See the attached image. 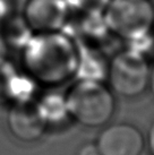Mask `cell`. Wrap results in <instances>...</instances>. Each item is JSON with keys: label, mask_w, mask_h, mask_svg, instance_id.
<instances>
[{"label": "cell", "mask_w": 154, "mask_h": 155, "mask_svg": "<svg viewBox=\"0 0 154 155\" xmlns=\"http://www.w3.org/2000/svg\"><path fill=\"white\" fill-rule=\"evenodd\" d=\"M22 51L26 69L45 82L62 81L77 69L78 44L64 31L34 33Z\"/></svg>", "instance_id": "obj_1"}, {"label": "cell", "mask_w": 154, "mask_h": 155, "mask_svg": "<svg viewBox=\"0 0 154 155\" xmlns=\"http://www.w3.org/2000/svg\"><path fill=\"white\" fill-rule=\"evenodd\" d=\"M67 111L79 124L99 127L107 124L115 111L111 92L98 81L81 79L66 97Z\"/></svg>", "instance_id": "obj_2"}, {"label": "cell", "mask_w": 154, "mask_h": 155, "mask_svg": "<svg viewBox=\"0 0 154 155\" xmlns=\"http://www.w3.org/2000/svg\"><path fill=\"white\" fill-rule=\"evenodd\" d=\"M103 18L112 36L134 41L154 32V4L151 0H110Z\"/></svg>", "instance_id": "obj_3"}, {"label": "cell", "mask_w": 154, "mask_h": 155, "mask_svg": "<svg viewBox=\"0 0 154 155\" xmlns=\"http://www.w3.org/2000/svg\"><path fill=\"white\" fill-rule=\"evenodd\" d=\"M151 69L146 57L125 49L117 53L109 62L108 78L112 88L122 96L134 97L150 84Z\"/></svg>", "instance_id": "obj_4"}, {"label": "cell", "mask_w": 154, "mask_h": 155, "mask_svg": "<svg viewBox=\"0 0 154 155\" xmlns=\"http://www.w3.org/2000/svg\"><path fill=\"white\" fill-rule=\"evenodd\" d=\"M66 0H26L22 16L33 33L62 31L70 17Z\"/></svg>", "instance_id": "obj_5"}, {"label": "cell", "mask_w": 154, "mask_h": 155, "mask_svg": "<svg viewBox=\"0 0 154 155\" xmlns=\"http://www.w3.org/2000/svg\"><path fill=\"white\" fill-rule=\"evenodd\" d=\"M96 146L101 155H139L144 139L134 126L119 124L103 130Z\"/></svg>", "instance_id": "obj_6"}, {"label": "cell", "mask_w": 154, "mask_h": 155, "mask_svg": "<svg viewBox=\"0 0 154 155\" xmlns=\"http://www.w3.org/2000/svg\"><path fill=\"white\" fill-rule=\"evenodd\" d=\"M45 124L38 107L28 101L16 103L9 112V128L18 139L24 142L40 138L45 129Z\"/></svg>", "instance_id": "obj_7"}, {"label": "cell", "mask_w": 154, "mask_h": 155, "mask_svg": "<svg viewBox=\"0 0 154 155\" xmlns=\"http://www.w3.org/2000/svg\"><path fill=\"white\" fill-rule=\"evenodd\" d=\"M24 82L25 81L16 73L13 65L0 56V102H4L15 94L16 88Z\"/></svg>", "instance_id": "obj_8"}, {"label": "cell", "mask_w": 154, "mask_h": 155, "mask_svg": "<svg viewBox=\"0 0 154 155\" xmlns=\"http://www.w3.org/2000/svg\"><path fill=\"white\" fill-rule=\"evenodd\" d=\"M72 13L101 14L110 0H66Z\"/></svg>", "instance_id": "obj_9"}, {"label": "cell", "mask_w": 154, "mask_h": 155, "mask_svg": "<svg viewBox=\"0 0 154 155\" xmlns=\"http://www.w3.org/2000/svg\"><path fill=\"white\" fill-rule=\"evenodd\" d=\"M10 15V2L9 0H0V23L4 22Z\"/></svg>", "instance_id": "obj_10"}, {"label": "cell", "mask_w": 154, "mask_h": 155, "mask_svg": "<svg viewBox=\"0 0 154 155\" xmlns=\"http://www.w3.org/2000/svg\"><path fill=\"white\" fill-rule=\"evenodd\" d=\"M78 155H101L100 154V151L96 145H84L83 147L79 148V152H78Z\"/></svg>", "instance_id": "obj_11"}, {"label": "cell", "mask_w": 154, "mask_h": 155, "mask_svg": "<svg viewBox=\"0 0 154 155\" xmlns=\"http://www.w3.org/2000/svg\"><path fill=\"white\" fill-rule=\"evenodd\" d=\"M149 147H150V151L152 153V155H154V122L149 133Z\"/></svg>", "instance_id": "obj_12"}, {"label": "cell", "mask_w": 154, "mask_h": 155, "mask_svg": "<svg viewBox=\"0 0 154 155\" xmlns=\"http://www.w3.org/2000/svg\"><path fill=\"white\" fill-rule=\"evenodd\" d=\"M150 85H151V88H152V92H153L154 94V67L153 69L151 70V76H150Z\"/></svg>", "instance_id": "obj_13"}]
</instances>
